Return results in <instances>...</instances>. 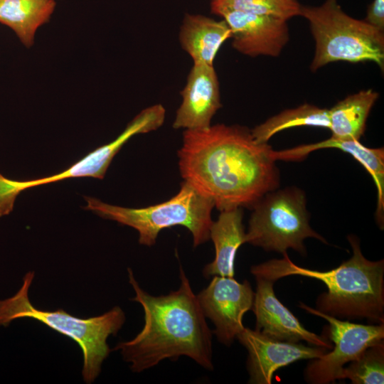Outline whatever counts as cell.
<instances>
[{
	"instance_id": "6da1fadb",
	"label": "cell",
	"mask_w": 384,
	"mask_h": 384,
	"mask_svg": "<svg viewBox=\"0 0 384 384\" xmlns=\"http://www.w3.org/2000/svg\"><path fill=\"white\" fill-rule=\"evenodd\" d=\"M267 143L251 130L217 124L184 130L178 151L181 177L220 211L250 208L279 186V172Z\"/></svg>"
},
{
	"instance_id": "7a4b0ae2",
	"label": "cell",
	"mask_w": 384,
	"mask_h": 384,
	"mask_svg": "<svg viewBox=\"0 0 384 384\" xmlns=\"http://www.w3.org/2000/svg\"><path fill=\"white\" fill-rule=\"evenodd\" d=\"M127 270L135 293L132 300L142 305L144 324L134 338L119 343L114 350L120 351L131 370L140 373L181 356L213 370L212 331L183 268H179L178 289L161 296L145 292L132 270Z\"/></svg>"
},
{
	"instance_id": "3957f363",
	"label": "cell",
	"mask_w": 384,
	"mask_h": 384,
	"mask_svg": "<svg viewBox=\"0 0 384 384\" xmlns=\"http://www.w3.org/2000/svg\"><path fill=\"white\" fill-rule=\"evenodd\" d=\"M353 250L351 257L329 271H318L293 263L287 253L282 259H272L254 265L255 277L274 282L290 275H299L321 281L327 292L316 302L318 311L336 318L366 319L384 322V261H370L362 254L359 239L348 236Z\"/></svg>"
},
{
	"instance_id": "277c9868",
	"label": "cell",
	"mask_w": 384,
	"mask_h": 384,
	"mask_svg": "<svg viewBox=\"0 0 384 384\" xmlns=\"http://www.w3.org/2000/svg\"><path fill=\"white\" fill-rule=\"evenodd\" d=\"M34 272H27L18 291L12 297L0 300V326H8L17 319L31 318L65 336L80 347L83 363L82 375L92 383L100 373L102 364L110 353L107 338L116 335L125 321L119 306L90 318L74 316L63 309L45 311L36 308L28 298Z\"/></svg>"
},
{
	"instance_id": "5b68a950",
	"label": "cell",
	"mask_w": 384,
	"mask_h": 384,
	"mask_svg": "<svg viewBox=\"0 0 384 384\" xmlns=\"http://www.w3.org/2000/svg\"><path fill=\"white\" fill-rule=\"evenodd\" d=\"M85 199L87 202L85 209L134 228L139 233V242L143 245H154L161 230L177 225L190 231L194 247L210 239L214 203L186 181L181 183L176 195L166 201L145 208L121 207L91 197Z\"/></svg>"
},
{
	"instance_id": "8992f818",
	"label": "cell",
	"mask_w": 384,
	"mask_h": 384,
	"mask_svg": "<svg viewBox=\"0 0 384 384\" xmlns=\"http://www.w3.org/2000/svg\"><path fill=\"white\" fill-rule=\"evenodd\" d=\"M299 16L309 21L316 43L312 72L337 61H370L383 69V31L348 16L337 0H326L318 6H302Z\"/></svg>"
},
{
	"instance_id": "52a82bcc",
	"label": "cell",
	"mask_w": 384,
	"mask_h": 384,
	"mask_svg": "<svg viewBox=\"0 0 384 384\" xmlns=\"http://www.w3.org/2000/svg\"><path fill=\"white\" fill-rule=\"evenodd\" d=\"M252 209L245 243L282 254L291 248L302 255H306L304 240L307 238L327 243L310 226L305 193L298 188L272 191Z\"/></svg>"
},
{
	"instance_id": "ba28073f",
	"label": "cell",
	"mask_w": 384,
	"mask_h": 384,
	"mask_svg": "<svg viewBox=\"0 0 384 384\" xmlns=\"http://www.w3.org/2000/svg\"><path fill=\"white\" fill-rule=\"evenodd\" d=\"M299 307L329 324L330 352L313 359L304 370L307 383L328 384L340 380L344 365L357 358L369 346L383 340L384 324L363 325L340 320L299 302Z\"/></svg>"
},
{
	"instance_id": "9c48e42d",
	"label": "cell",
	"mask_w": 384,
	"mask_h": 384,
	"mask_svg": "<svg viewBox=\"0 0 384 384\" xmlns=\"http://www.w3.org/2000/svg\"><path fill=\"white\" fill-rule=\"evenodd\" d=\"M197 296L203 313L215 326L219 342L230 346L244 329V314L252 309L255 297L250 284L215 275Z\"/></svg>"
},
{
	"instance_id": "30bf717a",
	"label": "cell",
	"mask_w": 384,
	"mask_h": 384,
	"mask_svg": "<svg viewBox=\"0 0 384 384\" xmlns=\"http://www.w3.org/2000/svg\"><path fill=\"white\" fill-rule=\"evenodd\" d=\"M248 352L250 383L270 384L274 373L295 361L319 358L329 349L274 339L257 330L244 329L236 337Z\"/></svg>"
},
{
	"instance_id": "8fae6325",
	"label": "cell",
	"mask_w": 384,
	"mask_h": 384,
	"mask_svg": "<svg viewBox=\"0 0 384 384\" xmlns=\"http://www.w3.org/2000/svg\"><path fill=\"white\" fill-rule=\"evenodd\" d=\"M231 31L233 47L240 53L277 57L289 40L287 21L237 10L218 13Z\"/></svg>"
},
{
	"instance_id": "7c38bea8",
	"label": "cell",
	"mask_w": 384,
	"mask_h": 384,
	"mask_svg": "<svg viewBox=\"0 0 384 384\" xmlns=\"http://www.w3.org/2000/svg\"><path fill=\"white\" fill-rule=\"evenodd\" d=\"M257 282L252 311L256 318L255 329L274 339L299 343L331 349L333 344L325 335L319 336L306 329L298 319L277 298L274 283L262 277Z\"/></svg>"
},
{
	"instance_id": "4fadbf2b",
	"label": "cell",
	"mask_w": 384,
	"mask_h": 384,
	"mask_svg": "<svg viewBox=\"0 0 384 384\" xmlns=\"http://www.w3.org/2000/svg\"><path fill=\"white\" fill-rule=\"evenodd\" d=\"M181 95L182 102L173 128L196 130L209 127L213 117L222 106L214 66L193 62Z\"/></svg>"
},
{
	"instance_id": "5bb4252c",
	"label": "cell",
	"mask_w": 384,
	"mask_h": 384,
	"mask_svg": "<svg viewBox=\"0 0 384 384\" xmlns=\"http://www.w3.org/2000/svg\"><path fill=\"white\" fill-rule=\"evenodd\" d=\"M327 148L340 149L351 154L370 174L377 190V207L375 218L380 228L384 223V150L383 148H368L358 140L328 139L309 144H304L282 151H274L277 160L298 161L305 158L310 152Z\"/></svg>"
},
{
	"instance_id": "9a60e30c",
	"label": "cell",
	"mask_w": 384,
	"mask_h": 384,
	"mask_svg": "<svg viewBox=\"0 0 384 384\" xmlns=\"http://www.w3.org/2000/svg\"><path fill=\"white\" fill-rule=\"evenodd\" d=\"M242 215V208L222 210L218 220L213 221L210 239L215 247V257L204 267L203 274L205 277H234L237 250L245 243Z\"/></svg>"
},
{
	"instance_id": "2e32d148",
	"label": "cell",
	"mask_w": 384,
	"mask_h": 384,
	"mask_svg": "<svg viewBox=\"0 0 384 384\" xmlns=\"http://www.w3.org/2000/svg\"><path fill=\"white\" fill-rule=\"evenodd\" d=\"M230 38L231 31L224 19L217 21L201 14H186L179 31L180 44L193 61L210 65H213L218 50Z\"/></svg>"
},
{
	"instance_id": "e0dca14e",
	"label": "cell",
	"mask_w": 384,
	"mask_h": 384,
	"mask_svg": "<svg viewBox=\"0 0 384 384\" xmlns=\"http://www.w3.org/2000/svg\"><path fill=\"white\" fill-rule=\"evenodd\" d=\"M55 6V0H0V23L30 48L37 30L49 21Z\"/></svg>"
},
{
	"instance_id": "ac0fdd59",
	"label": "cell",
	"mask_w": 384,
	"mask_h": 384,
	"mask_svg": "<svg viewBox=\"0 0 384 384\" xmlns=\"http://www.w3.org/2000/svg\"><path fill=\"white\" fill-rule=\"evenodd\" d=\"M379 94L372 89L348 95L329 110L331 137L358 140L363 135L366 120Z\"/></svg>"
},
{
	"instance_id": "d6986e66",
	"label": "cell",
	"mask_w": 384,
	"mask_h": 384,
	"mask_svg": "<svg viewBox=\"0 0 384 384\" xmlns=\"http://www.w3.org/2000/svg\"><path fill=\"white\" fill-rule=\"evenodd\" d=\"M301 126L324 127L329 129V110L304 104L297 108L286 110L269 118L252 129L251 133L257 143L262 144L267 143L277 132Z\"/></svg>"
},
{
	"instance_id": "ffe728a7",
	"label": "cell",
	"mask_w": 384,
	"mask_h": 384,
	"mask_svg": "<svg viewBox=\"0 0 384 384\" xmlns=\"http://www.w3.org/2000/svg\"><path fill=\"white\" fill-rule=\"evenodd\" d=\"M122 146L117 140L101 146L90 152L67 169L46 177L20 181L23 191L43 184L57 182L70 178L92 177L102 179L114 156Z\"/></svg>"
},
{
	"instance_id": "44dd1931",
	"label": "cell",
	"mask_w": 384,
	"mask_h": 384,
	"mask_svg": "<svg viewBox=\"0 0 384 384\" xmlns=\"http://www.w3.org/2000/svg\"><path fill=\"white\" fill-rule=\"evenodd\" d=\"M302 5L297 0H211V11L218 15L224 10H237L270 16L285 21L299 16Z\"/></svg>"
},
{
	"instance_id": "7402d4cb",
	"label": "cell",
	"mask_w": 384,
	"mask_h": 384,
	"mask_svg": "<svg viewBox=\"0 0 384 384\" xmlns=\"http://www.w3.org/2000/svg\"><path fill=\"white\" fill-rule=\"evenodd\" d=\"M349 379L353 384L384 383L383 340L369 346L355 360L343 367L341 379Z\"/></svg>"
},
{
	"instance_id": "603a6c76",
	"label": "cell",
	"mask_w": 384,
	"mask_h": 384,
	"mask_svg": "<svg viewBox=\"0 0 384 384\" xmlns=\"http://www.w3.org/2000/svg\"><path fill=\"white\" fill-rule=\"evenodd\" d=\"M20 193L16 180L8 178L0 173V217L9 215L13 210Z\"/></svg>"
},
{
	"instance_id": "cb8c5ba5",
	"label": "cell",
	"mask_w": 384,
	"mask_h": 384,
	"mask_svg": "<svg viewBox=\"0 0 384 384\" xmlns=\"http://www.w3.org/2000/svg\"><path fill=\"white\" fill-rule=\"evenodd\" d=\"M375 28L384 31V0H373L364 19Z\"/></svg>"
}]
</instances>
